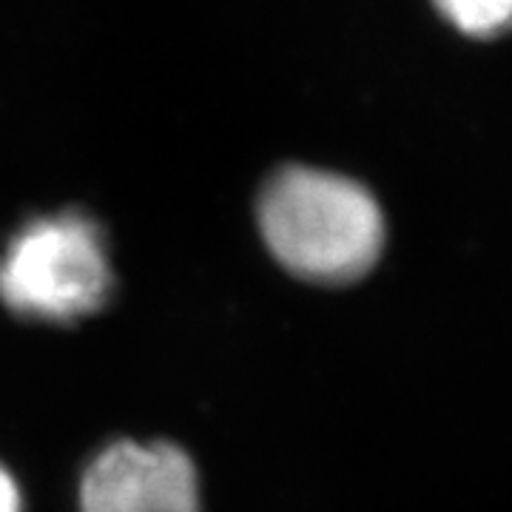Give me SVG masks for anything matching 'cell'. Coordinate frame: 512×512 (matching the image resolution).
Instances as JSON below:
<instances>
[{
    "mask_svg": "<svg viewBox=\"0 0 512 512\" xmlns=\"http://www.w3.org/2000/svg\"><path fill=\"white\" fill-rule=\"evenodd\" d=\"M259 231L282 268L313 285H350L382 259V205L365 185L325 168L288 165L256 202Z\"/></svg>",
    "mask_w": 512,
    "mask_h": 512,
    "instance_id": "1",
    "label": "cell"
},
{
    "mask_svg": "<svg viewBox=\"0 0 512 512\" xmlns=\"http://www.w3.org/2000/svg\"><path fill=\"white\" fill-rule=\"evenodd\" d=\"M111 291L106 237L89 214L35 217L0 254V302L23 319L69 325L100 311Z\"/></svg>",
    "mask_w": 512,
    "mask_h": 512,
    "instance_id": "2",
    "label": "cell"
},
{
    "mask_svg": "<svg viewBox=\"0 0 512 512\" xmlns=\"http://www.w3.org/2000/svg\"><path fill=\"white\" fill-rule=\"evenodd\" d=\"M80 512H202L197 467L168 441H114L83 476Z\"/></svg>",
    "mask_w": 512,
    "mask_h": 512,
    "instance_id": "3",
    "label": "cell"
},
{
    "mask_svg": "<svg viewBox=\"0 0 512 512\" xmlns=\"http://www.w3.org/2000/svg\"><path fill=\"white\" fill-rule=\"evenodd\" d=\"M450 26L470 37H501L512 32V0H433Z\"/></svg>",
    "mask_w": 512,
    "mask_h": 512,
    "instance_id": "4",
    "label": "cell"
},
{
    "mask_svg": "<svg viewBox=\"0 0 512 512\" xmlns=\"http://www.w3.org/2000/svg\"><path fill=\"white\" fill-rule=\"evenodd\" d=\"M0 512H23V495L18 481L0 464Z\"/></svg>",
    "mask_w": 512,
    "mask_h": 512,
    "instance_id": "5",
    "label": "cell"
}]
</instances>
